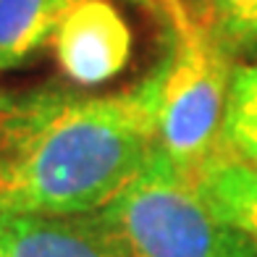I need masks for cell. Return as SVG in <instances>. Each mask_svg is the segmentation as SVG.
Wrapping results in <instances>:
<instances>
[{
    "instance_id": "obj_1",
    "label": "cell",
    "mask_w": 257,
    "mask_h": 257,
    "mask_svg": "<svg viewBox=\"0 0 257 257\" xmlns=\"http://www.w3.org/2000/svg\"><path fill=\"white\" fill-rule=\"evenodd\" d=\"M155 74L121 95L34 89L0 97V207L89 215L115 200L158 150Z\"/></svg>"
},
{
    "instance_id": "obj_2",
    "label": "cell",
    "mask_w": 257,
    "mask_h": 257,
    "mask_svg": "<svg viewBox=\"0 0 257 257\" xmlns=\"http://www.w3.org/2000/svg\"><path fill=\"white\" fill-rule=\"evenodd\" d=\"M173 50L158 71V153L184 179H194L226 150V105L236 61L197 24L184 0H160Z\"/></svg>"
},
{
    "instance_id": "obj_3",
    "label": "cell",
    "mask_w": 257,
    "mask_h": 257,
    "mask_svg": "<svg viewBox=\"0 0 257 257\" xmlns=\"http://www.w3.org/2000/svg\"><path fill=\"white\" fill-rule=\"evenodd\" d=\"M95 218L126 257H257V241L215 215L158 150Z\"/></svg>"
},
{
    "instance_id": "obj_4",
    "label": "cell",
    "mask_w": 257,
    "mask_h": 257,
    "mask_svg": "<svg viewBox=\"0 0 257 257\" xmlns=\"http://www.w3.org/2000/svg\"><path fill=\"white\" fill-rule=\"evenodd\" d=\"M50 48L71 81L97 87L128 66L134 34L113 0H79L58 24Z\"/></svg>"
},
{
    "instance_id": "obj_5",
    "label": "cell",
    "mask_w": 257,
    "mask_h": 257,
    "mask_svg": "<svg viewBox=\"0 0 257 257\" xmlns=\"http://www.w3.org/2000/svg\"><path fill=\"white\" fill-rule=\"evenodd\" d=\"M0 257H126L95 213L42 215L0 207Z\"/></svg>"
},
{
    "instance_id": "obj_6",
    "label": "cell",
    "mask_w": 257,
    "mask_h": 257,
    "mask_svg": "<svg viewBox=\"0 0 257 257\" xmlns=\"http://www.w3.org/2000/svg\"><path fill=\"white\" fill-rule=\"evenodd\" d=\"M79 0H0V71L29 63L53 42Z\"/></svg>"
},
{
    "instance_id": "obj_7",
    "label": "cell",
    "mask_w": 257,
    "mask_h": 257,
    "mask_svg": "<svg viewBox=\"0 0 257 257\" xmlns=\"http://www.w3.org/2000/svg\"><path fill=\"white\" fill-rule=\"evenodd\" d=\"M215 215L257 241V168L226 147L192 179Z\"/></svg>"
},
{
    "instance_id": "obj_8",
    "label": "cell",
    "mask_w": 257,
    "mask_h": 257,
    "mask_svg": "<svg viewBox=\"0 0 257 257\" xmlns=\"http://www.w3.org/2000/svg\"><path fill=\"white\" fill-rule=\"evenodd\" d=\"M231 61L257 63V0H184Z\"/></svg>"
},
{
    "instance_id": "obj_9",
    "label": "cell",
    "mask_w": 257,
    "mask_h": 257,
    "mask_svg": "<svg viewBox=\"0 0 257 257\" xmlns=\"http://www.w3.org/2000/svg\"><path fill=\"white\" fill-rule=\"evenodd\" d=\"M226 147L257 168V63H236L228 87Z\"/></svg>"
}]
</instances>
